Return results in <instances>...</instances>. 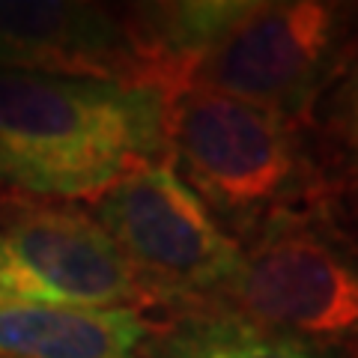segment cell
<instances>
[{
	"instance_id": "cell-2",
	"label": "cell",
	"mask_w": 358,
	"mask_h": 358,
	"mask_svg": "<svg viewBox=\"0 0 358 358\" xmlns=\"http://www.w3.org/2000/svg\"><path fill=\"white\" fill-rule=\"evenodd\" d=\"M164 147L206 206L233 218L275 215L305 185L296 122L209 90L164 99Z\"/></svg>"
},
{
	"instance_id": "cell-6",
	"label": "cell",
	"mask_w": 358,
	"mask_h": 358,
	"mask_svg": "<svg viewBox=\"0 0 358 358\" xmlns=\"http://www.w3.org/2000/svg\"><path fill=\"white\" fill-rule=\"evenodd\" d=\"M331 42L334 13L326 3H251L197 54L182 90H209L296 122L322 78Z\"/></svg>"
},
{
	"instance_id": "cell-9",
	"label": "cell",
	"mask_w": 358,
	"mask_h": 358,
	"mask_svg": "<svg viewBox=\"0 0 358 358\" xmlns=\"http://www.w3.org/2000/svg\"><path fill=\"white\" fill-rule=\"evenodd\" d=\"M147 358H326L299 334L266 329L233 310H192L155 331Z\"/></svg>"
},
{
	"instance_id": "cell-3",
	"label": "cell",
	"mask_w": 358,
	"mask_h": 358,
	"mask_svg": "<svg viewBox=\"0 0 358 358\" xmlns=\"http://www.w3.org/2000/svg\"><path fill=\"white\" fill-rule=\"evenodd\" d=\"M150 299L215 296L236 272L242 248L171 159L129 167L96 200V215Z\"/></svg>"
},
{
	"instance_id": "cell-8",
	"label": "cell",
	"mask_w": 358,
	"mask_h": 358,
	"mask_svg": "<svg viewBox=\"0 0 358 358\" xmlns=\"http://www.w3.org/2000/svg\"><path fill=\"white\" fill-rule=\"evenodd\" d=\"M152 326L134 308H60L0 293V358H147Z\"/></svg>"
},
{
	"instance_id": "cell-4",
	"label": "cell",
	"mask_w": 358,
	"mask_h": 358,
	"mask_svg": "<svg viewBox=\"0 0 358 358\" xmlns=\"http://www.w3.org/2000/svg\"><path fill=\"white\" fill-rule=\"evenodd\" d=\"M0 293L60 308H134L150 293L90 212L0 197Z\"/></svg>"
},
{
	"instance_id": "cell-1",
	"label": "cell",
	"mask_w": 358,
	"mask_h": 358,
	"mask_svg": "<svg viewBox=\"0 0 358 358\" xmlns=\"http://www.w3.org/2000/svg\"><path fill=\"white\" fill-rule=\"evenodd\" d=\"M164 155V99L152 90L0 69L3 185L99 200L129 167Z\"/></svg>"
},
{
	"instance_id": "cell-7",
	"label": "cell",
	"mask_w": 358,
	"mask_h": 358,
	"mask_svg": "<svg viewBox=\"0 0 358 358\" xmlns=\"http://www.w3.org/2000/svg\"><path fill=\"white\" fill-rule=\"evenodd\" d=\"M0 69L90 78L155 93L131 15L69 0H0Z\"/></svg>"
},
{
	"instance_id": "cell-5",
	"label": "cell",
	"mask_w": 358,
	"mask_h": 358,
	"mask_svg": "<svg viewBox=\"0 0 358 358\" xmlns=\"http://www.w3.org/2000/svg\"><path fill=\"white\" fill-rule=\"evenodd\" d=\"M215 299L266 329L338 338L358 320V278L346 257L305 221L275 215L239 257Z\"/></svg>"
}]
</instances>
